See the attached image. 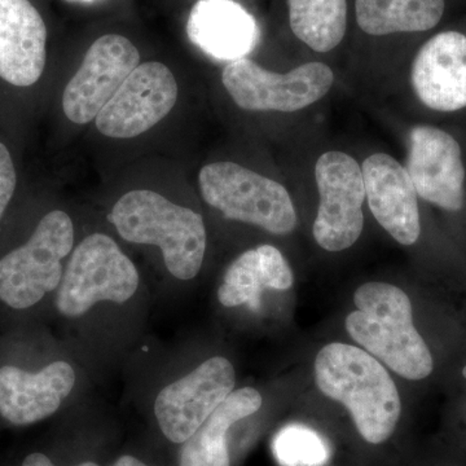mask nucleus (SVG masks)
<instances>
[{
	"label": "nucleus",
	"instance_id": "nucleus-1",
	"mask_svg": "<svg viewBox=\"0 0 466 466\" xmlns=\"http://www.w3.org/2000/svg\"><path fill=\"white\" fill-rule=\"evenodd\" d=\"M357 311L346 318L350 337L398 376L425 381L437 370L435 352L417 329L413 305L400 288L366 283L354 294Z\"/></svg>",
	"mask_w": 466,
	"mask_h": 466
},
{
	"label": "nucleus",
	"instance_id": "nucleus-2",
	"mask_svg": "<svg viewBox=\"0 0 466 466\" xmlns=\"http://www.w3.org/2000/svg\"><path fill=\"white\" fill-rule=\"evenodd\" d=\"M315 381L325 397L348 408L368 443L381 444L394 433L401 415L400 391L366 350L341 342L324 346L315 359Z\"/></svg>",
	"mask_w": 466,
	"mask_h": 466
},
{
	"label": "nucleus",
	"instance_id": "nucleus-3",
	"mask_svg": "<svg viewBox=\"0 0 466 466\" xmlns=\"http://www.w3.org/2000/svg\"><path fill=\"white\" fill-rule=\"evenodd\" d=\"M108 219L124 240L159 248L174 278L191 280L200 272L208 233L204 218L192 208L157 192L135 189L116 202Z\"/></svg>",
	"mask_w": 466,
	"mask_h": 466
},
{
	"label": "nucleus",
	"instance_id": "nucleus-4",
	"mask_svg": "<svg viewBox=\"0 0 466 466\" xmlns=\"http://www.w3.org/2000/svg\"><path fill=\"white\" fill-rule=\"evenodd\" d=\"M404 167L420 201L437 211L466 247V149L459 135L433 124L410 126Z\"/></svg>",
	"mask_w": 466,
	"mask_h": 466
},
{
	"label": "nucleus",
	"instance_id": "nucleus-5",
	"mask_svg": "<svg viewBox=\"0 0 466 466\" xmlns=\"http://www.w3.org/2000/svg\"><path fill=\"white\" fill-rule=\"evenodd\" d=\"M202 198L226 219L259 227L271 235H289L299 223L283 184L231 161L205 165L198 173Z\"/></svg>",
	"mask_w": 466,
	"mask_h": 466
},
{
	"label": "nucleus",
	"instance_id": "nucleus-6",
	"mask_svg": "<svg viewBox=\"0 0 466 466\" xmlns=\"http://www.w3.org/2000/svg\"><path fill=\"white\" fill-rule=\"evenodd\" d=\"M139 281L137 267L116 242L104 233H94L73 250L58 285L57 311L78 318L104 300L127 302Z\"/></svg>",
	"mask_w": 466,
	"mask_h": 466
},
{
	"label": "nucleus",
	"instance_id": "nucleus-7",
	"mask_svg": "<svg viewBox=\"0 0 466 466\" xmlns=\"http://www.w3.org/2000/svg\"><path fill=\"white\" fill-rule=\"evenodd\" d=\"M73 244L75 226L66 211L43 217L26 244L0 259V299L15 309L41 302L60 285Z\"/></svg>",
	"mask_w": 466,
	"mask_h": 466
},
{
	"label": "nucleus",
	"instance_id": "nucleus-8",
	"mask_svg": "<svg viewBox=\"0 0 466 466\" xmlns=\"http://www.w3.org/2000/svg\"><path fill=\"white\" fill-rule=\"evenodd\" d=\"M334 82V70L321 61L276 73L245 57L226 64L222 72L227 94L247 112H300L323 100Z\"/></svg>",
	"mask_w": 466,
	"mask_h": 466
},
{
	"label": "nucleus",
	"instance_id": "nucleus-9",
	"mask_svg": "<svg viewBox=\"0 0 466 466\" xmlns=\"http://www.w3.org/2000/svg\"><path fill=\"white\" fill-rule=\"evenodd\" d=\"M319 193L312 235L321 249L339 253L351 248L364 228L366 187L357 159L343 150H327L314 168Z\"/></svg>",
	"mask_w": 466,
	"mask_h": 466
},
{
	"label": "nucleus",
	"instance_id": "nucleus-10",
	"mask_svg": "<svg viewBox=\"0 0 466 466\" xmlns=\"http://www.w3.org/2000/svg\"><path fill=\"white\" fill-rule=\"evenodd\" d=\"M413 101L431 116L466 112V33L449 29L422 43L408 69Z\"/></svg>",
	"mask_w": 466,
	"mask_h": 466
},
{
	"label": "nucleus",
	"instance_id": "nucleus-11",
	"mask_svg": "<svg viewBox=\"0 0 466 466\" xmlns=\"http://www.w3.org/2000/svg\"><path fill=\"white\" fill-rule=\"evenodd\" d=\"M235 385L231 361L214 357L165 386L155 401L156 420L162 434L171 443L183 444L227 400Z\"/></svg>",
	"mask_w": 466,
	"mask_h": 466
},
{
	"label": "nucleus",
	"instance_id": "nucleus-12",
	"mask_svg": "<svg viewBox=\"0 0 466 466\" xmlns=\"http://www.w3.org/2000/svg\"><path fill=\"white\" fill-rule=\"evenodd\" d=\"M177 100V79L165 64H139L95 118L97 130L113 139H131L155 127Z\"/></svg>",
	"mask_w": 466,
	"mask_h": 466
},
{
	"label": "nucleus",
	"instance_id": "nucleus-13",
	"mask_svg": "<svg viewBox=\"0 0 466 466\" xmlns=\"http://www.w3.org/2000/svg\"><path fill=\"white\" fill-rule=\"evenodd\" d=\"M139 64V51L126 36L106 34L96 39L64 90L67 119L76 125L94 121Z\"/></svg>",
	"mask_w": 466,
	"mask_h": 466
},
{
	"label": "nucleus",
	"instance_id": "nucleus-14",
	"mask_svg": "<svg viewBox=\"0 0 466 466\" xmlns=\"http://www.w3.org/2000/svg\"><path fill=\"white\" fill-rule=\"evenodd\" d=\"M360 165L368 208L377 223L401 247H416L425 229L422 202L406 167L385 152L372 153Z\"/></svg>",
	"mask_w": 466,
	"mask_h": 466
},
{
	"label": "nucleus",
	"instance_id": "nucleus-15",
	"mask_svg": "<svg viewBox=\"0 0 466 466\" xmlns=\"http://www.w3.org/2000/svg\"><path fill=\"white\" fill-rule=\"evenodd\" d=\"M76 385L66 361H54L36 373L0 368V415L11 424L30 425L54 415Z\"/></svg>",
	"mask_w": 466,
	"mask_h": 466
},
{
	"label": "nucleus",
	"instance_id": "nucleus-16",
	"mask_svg": "<svg viewBox=\"0 0 466 466\" xmlns=\"http://www.w3.org/2000/svg\"><path fill=\"white\" fill-rule=\"evenodd\" d=\"M47 27L29 0H0V78L17 87L41 79Z\"/></svg>",
	"mask_w": 466,
	"mask_h": 466
},
{
	"label": "nucleus",
	"instance_id": "nucleus-17",
	"mask_svg": "<svg viewBox=\"0 0 466 466\" xmlns=\"http://www.w3.org/2000/svg\"><path fill=\"white\" fill-rule=\"evenodd\" d=\"M189 41L222 63L249 56L258 46L256 17L235 0H198L187 21Z\"/></svg>",
	"mask_w": 466,
	"mask_h": 466
},
{
	"label": "nucleus",
	"instance_id": "nucleus-18",
	"mask_svg": "<svg viewBox=\"0 0 466 466\" xmlns=\"http://www.w3.org/2000/svg\"><path fill=\"white\" fill-rule=\"evenodd\" d=\"M294 276L287 258L272 245L244 251L227 268L218 299L225 308H258L263 289L289 290Z\"/></svg>",
	"mask_w": 466,
	"mask_h": 466
},
{
	"label": "nucleus",
	"instance_id": "nucleus-19",
	"mask_svg": "<svg viewBox=\"0 0 466 466\" xmlns=\"http://www.w3.org/2000/svg\"><path fill=\"white\" fill-rule=\"evenodd\" d=\"M263 400L253 388L233 390L180 450L179 466H231L227 434L236 422L258 412Z\"/></svg>",
	"mask_w": 466,
	"mask_h": 466
},
{
	"label": "nucleus",
	"instance_id": "nucleus-20",
	"mask_svg": "<svg viewBox=\"0 0 466 466\" xmlns=\"http://www.w3.org/2000/svg\"><path fill=\"white\" fill-rule=\"evenodd\" d=\"M446 8V0H355V18L368 35L426 33L440 25Z\"/></svg>",
	"mask_w": 466,
	"mask_h": 466
},
{
	"label": "nucleus",
	"instance_id": "nucleus-21",
	"mask_svg": "<svg viewBox=\"0 0 466 466\" xmlns=\"http://www.w3.org/2000/svg\"><path fill=\"white\" fill-rule=\"evenodd\" d=\"M291 32L309 50L328 54L348 32V0H287Z\"/></svg>",
	"mask_w": 466,
	"mask_h": 466
},
{
	"label": "nucleus",
	"instance_id": "nucleus-22",
	"mask_svg": "<svg viewBox=\"0 0 466 466\" xmlns=\"http://www.w3.org/2000/svg\"><path fill=\"white\" fill-rule=\"evenodd\" d=\"M274 452L283 466H320L329 458L323 438L302 425H289L279 431Z\"/></svg>",
	"mask_w": 466,
	"mask_h": 466
},
{
	"label": "nucleus",
	"instance_id": "nucleus-23",
	"mask_svg": "<svg viewBox=\"0 0 466 466\" xmlns=\"http://www.w3.org/2000/svg\"><path fill=\"white\" fill-rule=\"evenodd\" d=\"M17 186V174L14 159L5 144L0 143V219L14 198Z\"/></svg>",
	"mask_w": 466,
	"mask_h": 466
},
{
	"label": "nucleus",
	"instance_id": "nucleus-24",
	"mask_svg": "<svg viewBox=\"0 0 466 466\" xmlns=\"http://www.w3.org/2000/svg\"><path fill=\"white\" fill-rule=\"evenodd\" d=\"M21 466H56L54 462L51 461L47 456L43 455V453L35 452L32 453V455L27 456L25 460H24L23 465ZM76 466H99L96 462L86 461L82 462V464H78Z\"/></svg>",
	"mask_w": 466,
	"mask_h": 466
},
{
	"label": "nucleus",
	"instance_id": "nucleus-25",
	"mask_svg": "<svg viewBox=\"0 0 466 466\" xmlns=\"http://www.w3.org/2000/svg\"><path fill=\"white\" fill-rule=\"evenodd\" d=\"M110 466H149L144 464L139 459L134 458V456L124 455L121 458L116 459Z\"/></svg>",
	"mask_w": 466,
	"mask_h": 466
},
{
	"label": "nucleus",
	"instance_id": "nucleus-26",
	"mask_svg": "<svg viewBox=\"0 0 466 466\" xmlns=\"http://www.w3.org/2000/svg\"><path fill=\"white\" fill-rule=\"evenodd\" d=\"M461 377H462V380H464L465 383H466V361H465V364L464 366H462L461 368Z\"/></svg>",
	"mask_w": 466,
	"mask_h": 466
},
{
	"label": "nucleus",
	"instance_id": "nucleus-27",
	"mask_svg": "<svg viewBox=\"0 0 466 466\" xmlns=\"http://www.w3.org/2000/svg\"><path fill=\"white\" fill-rule=\"evenodd\" d=\"M84 2H92V0H84Z\"/></svg>",
	"mask_w": 466,
	"mask_h": 466
},
{
	"label": "nucleus",
	"instance_id": "nucleus-28",
	"mask_svg": "<svg viewBox=\"0 0 466 466\" xmlns=\"http://www.w3.org/2000/svg\"><path fill=\"white\" fill-rule=\"evenodd\" d=\"M465 149H466V144H465Z\"/></svg>",
	"mask_w": 466,
	"mask_h": 466
}]
</instances>
